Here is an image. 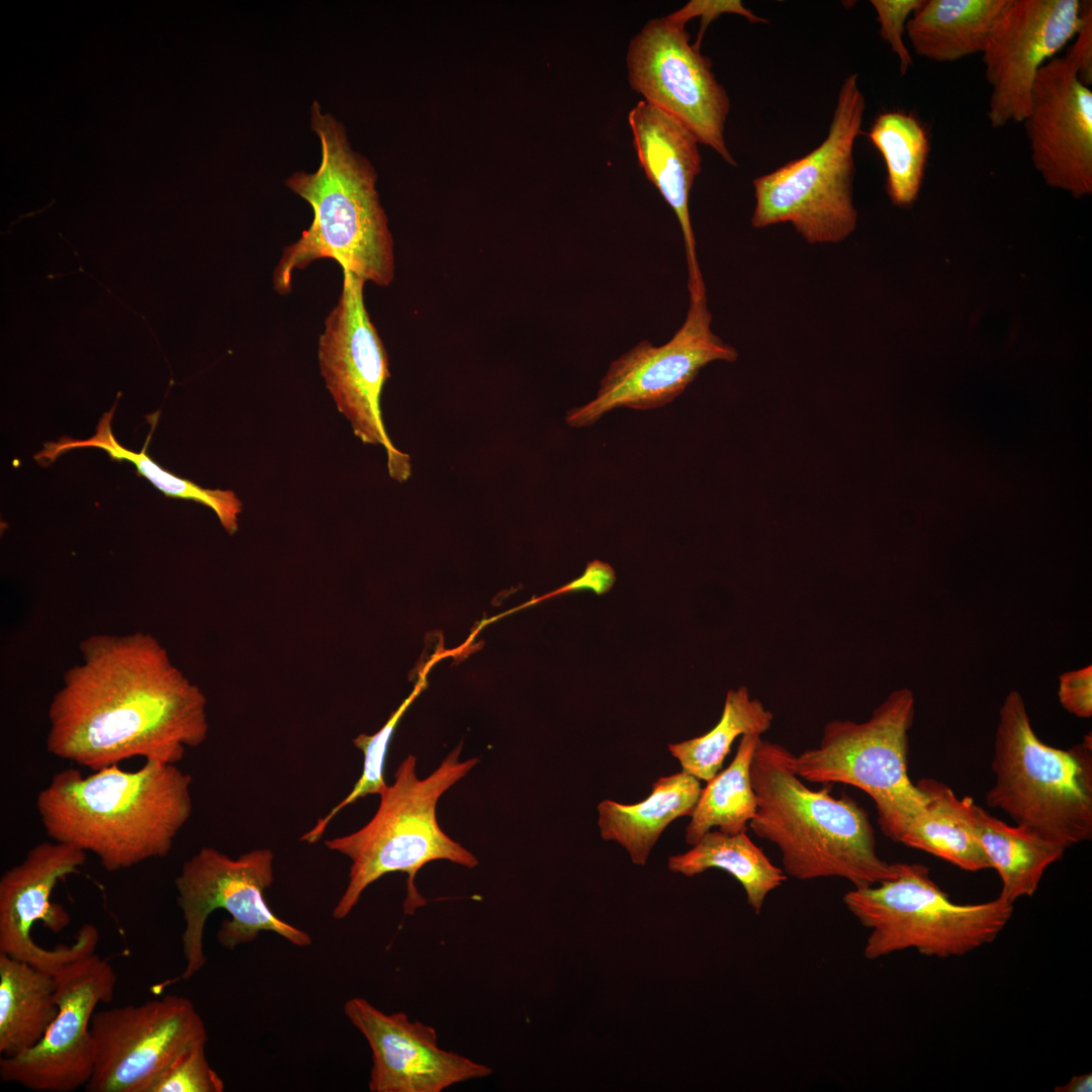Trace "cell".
<instances>
[{"label":"cell","instance_id":"cell-1","mask_svg":"<svg viewBox=\"0 0 1092 1092\" xmlns=\"http://www.w3.org/2000/svg\"><path fill=\"white\" fill-rule=\"evenodd\" d=\"M49 707L48 752L99 770L131 757L179 762L208 733L206 698L148 632L95 634Z\"/></svg>","mask_w":1092,"mask_h":1092},{"label":"cell","instance_id":"cell-2","mask_svg":"<svg viewBox=\"0 0 1092 1092\" xmlns=\"http://www.w3.org/2000/svg\"><path fill=\"white\" fill-rule=\"evenodd\" d=\"M191 783L175 763L158 760L85 777L70 767L38 793L36 808L53 840L92 852L116 872L170 852L192 814Z\"/></svg>","mask_w":1092,"mask_h":1092},{"label":"cell","instance_id":"cell-3","mask_svg":"<svg viewBox=\"0 0 1092 1092\" xmlns=\"http://www.w3.org/2000/svg\"><path fill=\"white\" fill-rule=\"evenodd\" d=\"M792 755L760 738L750 765L757 809L749 827L779 848L785 874L800 881L841 878L854 888L893 878L896 863L879 856L866 810L845 794L832 797L829 785L809 789Z\"/></svg>","mask_w":1092,"mask_h":1092},{"label":"cell","instance_id":"cell-4","mask_svg":"<svg viewBox=\"0 0 1092 1092\" xmlns=\"http://www.w3.org/2000/svg\"><path fill=\"white\" fill-rule=\"evenodd\" d=\"M311 128L322 161L312 172H296L286 184L313 210L300 238L283 251L273 274L274 288L286 294L292 273L318 259H334L364 282L387 286L394 277L393 241L375 188L370 164L355 153L343 124L314 101Z\"/></svg>","mask_w":1092,"mask_h":1092},{"label":"cell","instance_id":"cell-5","mask_svg":"<svg viewBox=\"0 0 1092 1092\" xmlns=\"http://www.w3.org/2000/svg\"><path fill=\"white\" fill-rule=\"evenodd\" d=\"M458 745L427 778L419 779L417 758L410 754L394 774V782L379 795L380 803L370 821L353 833L325 841V845L351 860L349 881L333 910L335 919L347 917L372 883L390 873H404V914L427 904L415 885L418 872L428 862L445 859L473 869L478 860L450 838L437 821L439 799L477 763L460 760Z\"/></svg>","mask_w":1092,"mask_h":1092},{"label":"cell","instance_id":"cell-6","mask_svg":"<svg viewBox=\"0 0 1092 1092\" xmlns=\"http://www.w3.org/2000/svg\"><path fill=\"white\" fill-rule=\"evenodd\" d=\"M987 805L1065 849L1092 837V738L1060 749L1035 734L1023 697L1011 691L1000 710Z\"/></svg>","mask_w":1092,"mask_h":1092},{"label":"cell","instance_id":"cell-7","mask_svg":"<svg viewBox=\"0 0 1092 1092\" xmlns=\"http://www.w3.org/2000/svg\"><path fill=\"white\" fill-rule=\"evenodd\" d=\"M847 910L867 929L863 957L874 961L914 949L948 959L992 943L1010 921L1014 905L994 900L956 903L921 863L896 862V875L854 888L843 896Z\"/></svg>","mask_w":1092,"mask_h":1092},{"label":"cell","instance_id":"cell-8","mask_svg":"<svg viewBox=\"0 0 1092 1092\" xmlns=\"http://www.w3.org/2000/svg\"><path fill=\"white\" fill-rule=\"evenodd\" d=\"M915 713L910 689L893 691L863 722L832 720L818 746L792 755L804 781L844 784L870 796L883 833L899 842L926 796L908 775L909 730Z\"/></svg>","mask_w":1092,"mask_h":1092},{"label":"cell","instance_id":"cell-9","mask_svg":"<svg viewBox=\"0 0 1092 1092\" xmlns=\"http://www.w3.org/2000/svg\"><path fill=\"white\" fill-rule=\"evenodd\" d=\"M866 98L853 73L842 82L828 133L812 152L753 180V228L790 222L809 244H835L855 229L856 138Z\"/></svg>","mask_w":1092,"mask_h":1092},{"label":"cell","instance_id":"cell-10","mask_svg":"<svg viewBox=\"0 0 1092 1092\" xmlns=\"http://www.w3.org/2000/svg\"><path fill=\"white\" fill-rule=\"evenodd\" d=\"M274 882V852L256 848L236 858L212 847H203L186 860L175 879L178 905L185 928L181 933L188 980L206 963L203 933L209 915L222 909L217 941L229 950L254 941L262 931L274 932L296 946L311 944L304 930L278 917L267 904L265 892Z\"/></svg>","mask_w":1092,"mask_h":1092},{"label":"cell","instance_id":"cell-11","mask_svg":"<svg viewBox=\"0 0 1092 1092\" xmlns=\"http://www.w3.org/2000/svg\"><path fill=\"white\" fill-rule=\"evenodd\" d=\"M364 284L343 271L340 297L318 339L320 370L354 435L364 444L381 445L390 477L402 482L411 476L412 464L390 441L382 421L380 398L390 376L388 357L365 307Z\"/></svg>","mask_w":1092,"mask_h":1092},{"label":"cell","instance_id":"cell-12","mask_svg":"<svg viewBox=\"0 0 1092 1092\" xmlns=\"http://www.w3.org/2000/svg\"><path fill=\"white\" fill-rule=\"evenodd\" d=\"M685 26L667 16L654 18L631 39L626 55L630 87L684 123L727 164L737 166L724 136L729 96L711 60L690 43Z\"/></svg>","mask_w":1092,"mask_h":1092},{"label":"cell","instance_id":"cell-13","mask_svg":"<svg viewBox=\"0 0 1092 1092\" xmlns=\"http://www.w3.org/2000/svg\"><path fill=\"white\" fill-rule=\"evenodd\" d=\"M711 321L706 295L690 298L686 320L671 339L661 346L643 340L613 361L596 396L567 413V425L588 427L622 406H663L680 395L709 363L736 361L737 351L714 334Z\"/></svg>","mask_w":1092,"mask_h":1092},{"label":"cell","instance_id":"cell-14","mask_svg":"<svg viewBox=\"0 0 1092 1092\" xmlns=\"http://www.w3.org/2000/svg\"><path fill=\"white\" fill-rule=\"evenodd\" d=\"M58 1014L41 1040L13 1057H1L3 1082L39 1092H72L85 1087L94 1069L91 1019L109 1003L117 976L95 952L64 965L56 974Z\"/></svg>","mask_w":1092,"mask_h":1092},{"label":"cell","instance_id":"cell-15","mask_svg":"<svg viewBox=\"0 0 1092 1092\" xmlns=\"http://www.w3.org/2000/svg\"><path fill=\"white\" fill-rule=\"evenodd\" d=\"M91 1032L95 1060L88 1092H144L176 1057L208 1039L193 1003L176 995L95 1011Z\"/></svg>","mask_w":1092,"mask_h":1092},{"label":"cell","instance_id":"cell-16","mask_svg":"<svg viewBox=\"0 0 1092 1092\" xmlns=\"http://www.w3.org/2000/svg\"><path fill=\"white\" fill-rule=\"evenodd\" d=\"M1084 18L1079 0H1010L982 51L994 128L1023 122L1036 74L1075 37Z\"/></svg>","mask_w":1092,"mask_h":1092},{"label":"cell","instance_id":"cell-17","mask_svg":"<svg viewBox=\"0 0 1092 1092\" xmlns=\"http://www.w3.org/2000/svg\"><path fill=\"white\" fill-rule=\"evenodd\" d=\"M86 858L87 852L71 844L44 841L2 875L0 952L52 975L67 963L95 952L99 933L92 924L82 925L72 944L54 949L40 946L31 935L37 922L55 933L69 925L68 912L52 901L53 891L61 880L78 872Z\"/></svg>","mask_w":1092,"mask_h":1092},{"label":"cell","instance_id":"cell-18","mask_svg":"<svg viewBox=\"0 0 1092 1092\" xmlns=\"http://www.w3.org/2000/svg\"><path fill=\"white\" fill-rule=\"evenodd\" d=\"M1044 182L1080 198L1092 192V91L1064 55L1035 76L1023 121Z\"/></svg>","mask_w":1092,"mask_h":1092},{"label":"cell","instance_id":"cell-19","mask_svg":"<svg viewBox=\"0 0 1092 1092\" xmlns=\"http://www.w3.org/2000/svg\"><path fill=\"white\" fill-rule=\"evenodd\" d=\"M344 1012L371 1049V1092H441L492 1074L487 1065L441 1049L435 1028L404 1012L385 1013L360 997L346 1001Z\"/></svg>","mask_w":1092,"mask_h":1092},{"label":"cell","instance_id":"cell-20","mask_svg":"<svg viewBox=\"0 0 1092 1092\" xmlns=\"http://www.w3.org/2000/svg\"><path fill=\"white\" fill-rule=\"evenodd\" d=\"M628 122L640 167L672 208L681 229L690 298L706 295L689 210L691 189L702 169L700 143L684 123L645 100L629 111Z\"/></svg>","mask_w":1092,"mask_h":1092},{"label":"cell","instance_id":"cell-21","mask_svg":"<svg viewBox=\"0 0 1092 1092\" xmlns=\"http://www.w3.org/2000/svg\"><path fill=\"white\" fill-rule=\"evenodd\" d=\"M701 790L700 780L681 770L659 778L636 804L604 800L598 804L601 837L616 841L635 864L644 866L664 829L679 817H691Z\"/></svg>","mask_w":1092,"mask_h":1092},{"label":"cell","instance_id":"cell-22","mask_svg":"<svg viewBox=\"0 0 1092 1092\" xmlns=\"http://www.w3.org/2000/svg\"><path fill=\"white\" fill-rule=\"evenodd\" d=\"M1010 0H923L906 24L915 54L952 63L982 53Z\"/></svg>","mask_w":1092,"mask_h":1092},{"label":"cell","instance_id":"cell-23","mask_svg":"<svg viewBox=\"0 0 1092 1092\" xmlns=\"http://www.w3.org/2000/svg\"><path fill=\"white\" fill-rule=\"evenodd\" d=\"M922 810L911 820L899 843L933 854L967 872L991 869L973 825L969 797L959 799L945 784L921 779Z\"/></svg>","mask_w":1092,"mask_h":1092},{"label":"cell","instance_id":"cell-24","mask_svg":"<svg viewBox=\"0 0 1092 1092\" xmlns=\"http://www.w3.org/2000/svg\"><path fill=\"white\" fill-rule=\"evenodd\" d=\"M971 811L976 836L1001 880L998 897L1013 905L1020 898L1031 897L1045 871L1066 849L1024 827L1009 826L974 801Z\"/></svg>","mask_w":1092,"mask_h":1092},{"label":"cell","instance_id":"cell-25","mask_svg":"<svg viewBox=\"0 0 1092 1092\" xmlns=\"http://www.w3.org/2000/svg\"><path fill=\"white\" fill-rule=\"evenodd\" d=\"M58 1014L54 975L0 952V1054L35 1046Z\"/></svg>","mask_w":1092,"mask_h":1092},{"label":"cell","instance_id":"cell-26","mask_svg":"<svg viewBox=\"0 0 1092 1092\" xmlns=\"http://www.w3.org/2000/svg\"><path fill=\"white\" fill-rule=\"evenodd\" d=\"M120 392L109 412L101 417L95 434L86 440H74L68 437L61 438L55 443H46L43 450L34 458L42 464L55 461L62 453L74 448L95 447L105 451L112 460L128 461L132 463L139 475L144 476L164 494L172 497L188 499L210 508L218 518L224 530L233 535L237 532L238 517L242 512V502L233 490L209 489L201 487L195 482L179 477L160 465L147 455L146 448L151 434L144 449L135 453L121 446L111 431V420L117 405Z\"/></svg>","mask_w":1092,"mask_h":1092},{"label":"cell","instance_id":"cell-27","mask_svg":"<svg viewBox=\"0 0 1092 1092\" xmlns=\"http://www.w3.org/2000/svg\"><path fill=\"white\" fill-rule=\"evenodd\" d=\"M668 869L686 877H694L709 869L730 874L742 886L746 901L755 914L763 908L769 893L788 879L746 832L728 834L708 831L685 853L668 858Z\"/></svg>","mask_w":1092,"mask_h":1092},{"label":"cell","instance_id":"cell-28","mask_svg":"<svg viewBox=\"0 0 1092 1092\" xmlns=\"http://www.w3.org/2000/svg\"><path fill=\"white\" fill-rule=\"evenodd\" d=\"M761 735L741 736L730 764L707 782L686 828V841L694 845L713 827L728 834L746 832L757 809L750 765Z\"/></svg>","mask_w":1092,"mask_h":1092},{"label":"cell","instance_id":"cell-29","mask_svg":"<svg viewBox=\"0 0 1092 1092\" xmlns=\"http://www.w3.org/2000/svg\"><path fill=\"white\" fill-rule=\"evenodd\" d=\"M774 714L750 697L746 687L729 690L719 722L704 735L668 745L681 770L709 782L720 770L734 740L749 733L762 735L771 726Z\"/></svg>","mask_w":1092,"mask_h":1092},{"label":"cell","instance_id":"cell-30","mask_svg":"<svg viewBox=\"0 0 1092 1092\" xmlns=\"http://www.w3.org/2000/svg\"><path fill=\"white\" fill-rule=\"evenodd\" d=\"M869 139L885 162L892 202L911 205L920 191L930 151L924 125L911 113L887 110L874 120Z\"/></svg>","mask_w":1092,"mask_h":1092},{"label":"cell","instance_id":"cell-31","mask_svg":"<svg viewBox=\"0 0 1092 1092\" xmlns=\"http://www.w3.org/2000/svg\"><path fill=\"white\" fill-rule=\"evenodd\" d=\"M439 658V656H434L428 662L425 669L419 674L418 682L413 692L400 704L397 710L391 714L380 730L373 735L360 734L353 740L355 746L359 748L364 755L362 775L354 785L352 791L340 803L332 808L328 814L318 818L314 826L301 836L300 839L302 841L307 843L318 841L326 832L331 821L344 808L368 795H380L386 789L387 785L383 772L392 734L406 709L427 687V674Z\"/></svg>","mask_w":1092,"mask_h":1092},{"label":"cell","instance_id":"cell-32","mask_svg":"<svg viewBox=\"0 0 1092 1092\" xmlns=\"http://www.w3.org/2000/svg\"><path fill=\"white\" fill-rule=\"evenodd\" d=\"M206 1042L199 1041L181 1053L144 1092H222L224 1083L207 1061Z\"/></svg>","mask_w":1092,"mask_h":1092},{"label":"cell","instance_id":"cell-33","mask_svg":"<svg viewBox=\"0 0 1092 1092\" xmlns=\"http://www.w3.org/2000/svg\"><path fill=\"white\" fill-rule=\"evenodd\" d=\"M923 0H871L880 24L881 37L887 41L892 52L898 57L900 72L906 74L913 64L903 35L911 15L919 8Z\"/></svg>","mask_w":1092,"mask_h":1092},{"label":"cell","instance_id":"cell-34","mask_svg":"<svg viewBox=\"0 0 1092 1092\" xmlns=\"http://www.w3.org/2000/svg\"><path fill=\"white\" fill-rule=\"evenodd\" d=\"M732 13L743 16L751 23H768V21L754 14L739 0H692L680 9L666 15L672 21L686 25L694 17L700 16V30L698 39L694 43L700 49L701 41L708 25L720 15Z\"/></svg>","mask_w":1092,"mask_h":1092},{"label":"cell","instance_id":"cell-35","mask_svg":"<svg viewBox=\"0 0 1092 1092\" xmlns=\"http://www.w3.org/2000/svg\"><path fill=\"white\" fill-rule=\"evenodd\" d=\"M1058 697L1070 714L1079 718L1092 716V665L1067 671L1059 677Z\"/></svg>","mask_w":1092,"mask_h":1092},{"label":"cell","instance_id":"cell-36","mask_svg":"<svg viewBox=\"0 0 1092 1092\" xmlns=\"http://www.w3.org/2000/svg\"><path fill=\"white\" fill-rule=\"evenodd\" d=\"M1084 18L1065 56L1075 65L1080 80L1092 85V2L1083 1Z\"/></svg>","mask_w":1092,"mask_h":1092},{"label":"cell","instance_id":"cell-37","mask_svg":"<svg viewBox=\"0 0 1092 1092\" xmlns=\"http://www.w3.org/2000/svg\"><path fill=\"white\" fill-rule=\"evenodd\" d=\"M1092 1074L1086 1073L1072 1077L1066 1084L1055 1088L1056 1092H1087L1091 1091Z\"/></svg>","mask_w":1092,"mask_h":1092}]
</instances>
